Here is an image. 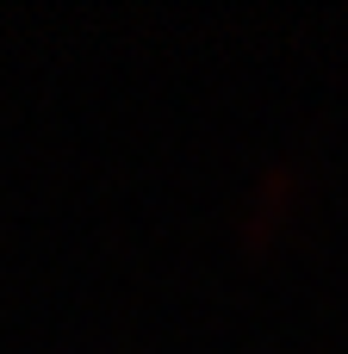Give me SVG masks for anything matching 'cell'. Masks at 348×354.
I'll use <instances>...</instances> for the list:
<instances>
[{
  "mask_svg": "<svg viewBox=\"0 0 348 354\" xmlns=\"http://www.w3.org/2000/svg\"><path fill=\"white\" fill-rule=\"evenodd\" d=\"M293 187H299V168H293V162H274V168L255 180V212H243L249 236H262V230H268V218L286 205V193H293Z\"/></svg>",
  "mask_w": 348,
  "mask_h": 354,
  "instance_id": "1",
  "label": "cell"
}]
</instances>
